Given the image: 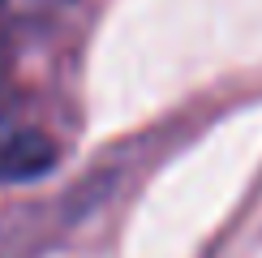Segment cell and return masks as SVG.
I'll return each instance as SVG.
<instances>
[{"label": "cell", "instance_id": "1", "mask_svg": "<svg viewBox=\"0 0 262 258\" xmlns=\"http://www.w3.org/2000/svg\"><path fill=\"white\" fill-rule=\"evenodd\" d=\"M9 159H13V155H9V150H0V172H13V164H9Z\"/></svg>", "mask_w": 262, "mask_h": 258}]
</instances>
